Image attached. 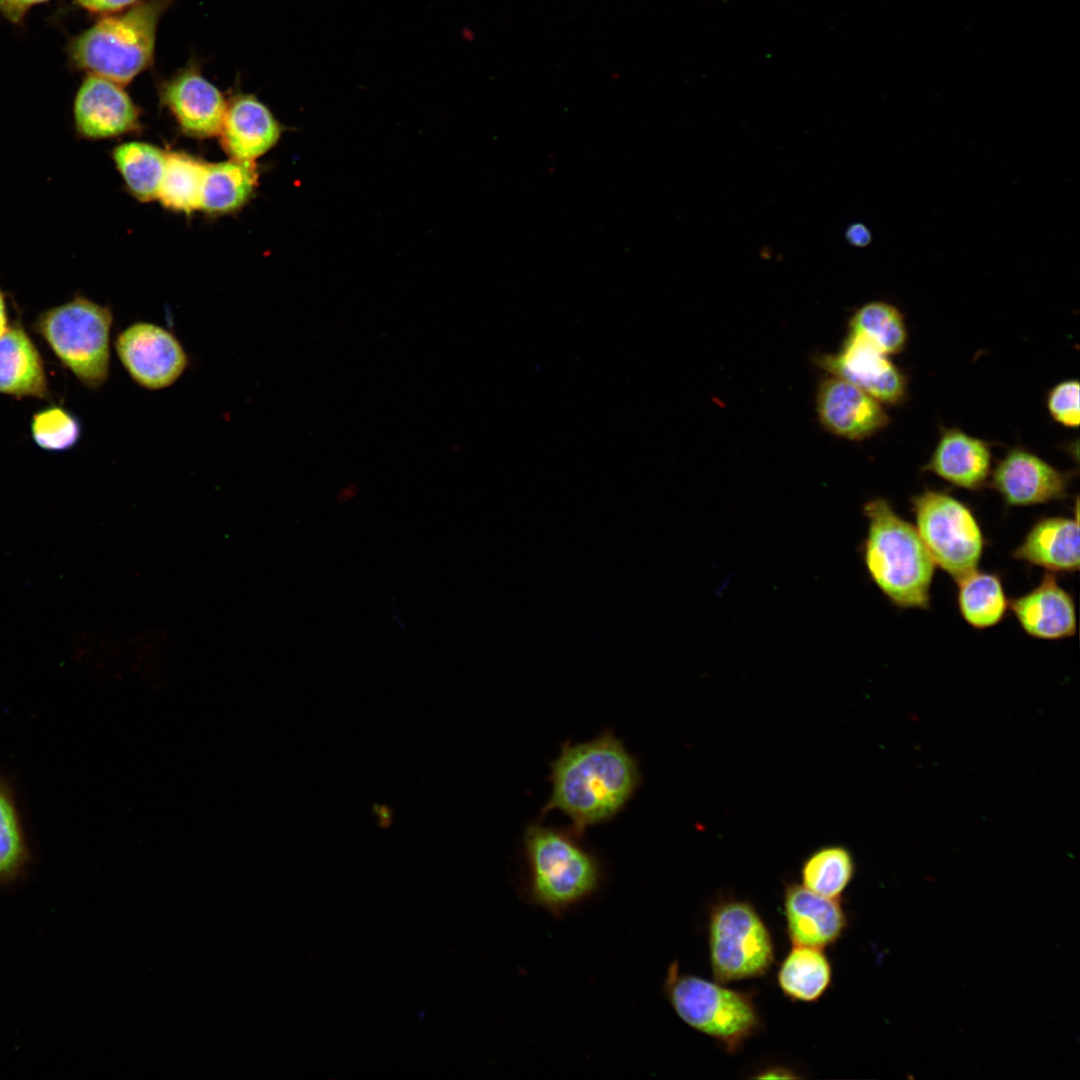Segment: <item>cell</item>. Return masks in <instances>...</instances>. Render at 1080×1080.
<instances>
[{
    "label": "cell",
    "mask_w": 1080,
    "mask_h": 1080,
    "mask_svg": "<svg viewBox=\"0 0 1080 1080\" xmlns=\"http://www.w3.org/2000/svg\"><path fill=\"white\" fill-rule=\"evenodd\" d=\"M140 112L121 84L87 75L73 102L77 136L88 140L113 138L139 128Z\"/></svg>",
    "instance_id": "12"
},
{
    "label": "cell",
    "mask_w": 1080,
    "mask_h": 1080,
    "mask_svg": "<svg viewBox=\"0 0 1080 1080\" xmlns=\"http://www.w3.org/2000/svg\"><path fill=\"white\" fill-rule=\"evenodd\" d=\"M832 376L861 388L884 405H900L908 395V378L871 340L850 332L837 354L817 358Z\"/></svg>",
    "instance_id": "10"
},
{
    "label": "cell",
    "mask_w": 1080,
    "mask_h": 1080,
    "mask_svg": "<svg viewBox=\"0 0 1080 1080\" xmlns=\"http://www.w3.org/2000/svg\"><path fill=\"white\" fill-rule=\"evenodd\" d=\"M30 858L13 791L0 778V885L17 880L29 865Z\"/></svg>",
    "instance_id": "28"
},
{
    "label": "cell",
    "mask_w": 1080,
    "mask_h": 1080,
    "mask_svg": "<svg viewBox=\"0 0 1080 1080\" xmlns=\"http://www.w3.org/2000/svg\"><path fill=\"white\" fill-rule=\"evenodd\" d=\"M30 429L35 444L50 452L69 450L81 437L78 418L59 406H50L34 413Z\"/></svg>",
    "instance_id": "29"
},
{
    "label": "cell",
    "mask_w": 1080,
    "mask_h": 1080,
    "mask_svg": "<svg viewBox=\"0 0 1080 1080\" xmlns=\"http://www.w3.org/2000/svg\"><path fill=\"white\" fill-rule=\"evenodd\" d=\"M1046 407L1055 422L1077 428L1080 423L1078 380L1068 379L1054 385L1047 394Z\"/></svg>",
    "instance_id": "30"
},
{
    "label": "cell",
    "mask_w": 1080,
    "mask_h": 1080,
    "mask_svg": "<svg viewBox=\"0 0 1080 1080\" xmlns=\"http://www.w3.org/2000/svg\"><path fill=\"white\" fill-rule=\"evenodd\" d=\"M992 487L1012 506H1029L1066 495L1070 475L1023 447H1013L996 464Z\"/></svg>",
    "instance_id": "14"
},
{
    "label": "cell",
    "mask_w": 1080,
    "mask_h": 1080,
    "mask_svg": "<svg viewBox=\"0 0 1080 1080\" xmlns=\"http://www.w3.org/2000/svg\"><path fill=\"white\" fill-rule=\"evenodd\" d=\"M916 530L935 564L956 581L976 570L984 540L970 509L956 498L925 490L912 499Z\"/></svg>",
    "instance_id": "8"
},
{
    "label": "cell",
    "mask_w": 1080,
    "mask_h": 1080,
    "mask_svg": "<svg viewBox=\"0 0 1080 1080\" xmlns=\"http://www.w3.org/2000/svg\"><path fill=\"white\" fill-rule=\"evenodd\" d=\"M141 0H76L79 6L97 14H114L123 11Z\"/></svg>",
    "instance_id": "31"
},
{
    "label": "cell",
    "mask_w": 1080,
    "mask_h": 1080,
    "mask_svg": "<svg viewBox=\"0 0 1080 1080\" xmlns=\"http://www.w3.org/2000/svg\"><path fill=\"white\" fill-rule=\"evenodd\" d=\"M48 0H0V13L13 23H20L33 6Z\"/></svg>",
    "instance_id": "32"
},
{
    "label": "cell",
    "mask_w": 1080,
    "mask_h": 1080,
    "mask_svg": "<svg viewBox=\"0 0 1080 1080\" xmlns=\"http://www.w3.org/2000/svg\"><path fill=\"white\" fill-rule=\"evenodd\" d=\"M114 349L123 368L138 386L163 390L184 374L189 357L169 329L148 321H135L115 338Z\"/></svg>",
    "instance_id": "9"
},
{
    "label": "cell",
    "mask_w": 1080,
    "mask_h": 1080,
    "mask_svg": "<svg viewBox=\"0 0 1080 1080\" xmlns=\"http://www.w3.org/2000/svg\"><path fill=\"white\" fill-rule=\"evenodd\" d=\"M990 444L959 428L942 429L924 470L967 489L984 486L991 474Z\"/></svg>",
    "instance_id": "17"
},
{
    "label": "cell",
    "mask_w": 1080,
    "mask_h": 1080,
    "mask_svg": "<svg viewBox=\"0 0 1080 1080\" xmlns=\"http://www.w3.org/2000/svg\"><path fill=\"white\" fill-rule=\"evenodd\" d=\"M7 294L0 288V337L9 329Z\"/></svg>",
    "instance_id": "35"
},
{
    "label": "cell",
    "mask_w": 1080,
    "mask_h": 1080,
    "mask_svg": "<svg viewBox=\"0 0 1080 1080\" xmlns=\"http://www.w3.org/2000/svg\"><path fill=\"white\" fill-rule=\"evenodd\" d=\"M846 242L855 248H866L873 241V233L870 227L860 221L848 224L844 230Z\"/></svg>",
    "instance_id": "33"
},
{
    "label": "cell",
    "mask_w": 1080,
    "mask_h": 1080,
    "mask_svg": "<svg viewBox=\"0 0 1080 1080\" xmlns=\"http://www.w3.org/2000/svg\"><path fill=\"white\" fill-rule=\"evenodd\" d=\"M864 515L863 559L873 582L900 608H927L935 563L916 528L884 499L868 501Z\"/></svg>",
    "instance_id": "3"
},
{
    "label": "cell",
    "mask_w": 1080,
    "mask_h": 1080,
    "mask_svg": "<svg viewBox=\"0 0 1080 1080\" xmlns=\"http://www.w3.org/2000/svg\"><path fill=\"white\" fill-rule=\"evenodd\" d=\"M523 897L556 918L586 901L604 879L602 860L574 832L533 823L523 835Z\"/></svg>",
    "instance_id": "2"
},
{
    "label": "cell",
    "mask_w": 1080,
    "mask_h": 1080,
    "mask_svg": "<svg viewBox=\"0 0 1080 1080\" xmlns=\"http://www.w3.org/2000/svg\"><path fill=\"white\" fill-rule=\"evenodd\" d=\"M548 779L551 795L540 818L558 810L582 838L589 827L606 823L623 810L641 784V773L623 742L604 730L586 742H564L550 762Z\"/></svg>",
    "instance_id": "1"
},
{
    "label": "cell",
    "mask_w": 1080,
    "mask_h": 1080,
    "mask_svg": "<svg viewBox=\"0 0 1080 1080\" xmlns=\"http://www.w3.org/2000/svg\"><path fill=\"white\" fill-rule=\"evenodd\" d=\"M257 177L253 162L231 159L206 164L201 209L210 214L238 210L252 195Z\"/></svg>",
    "instance_id": "21"
},
{
    "label": "cell",
    "mask_w": 1080,
    "mask_h": 1080,
    "mask_svg": "<svg viewBox=\"0 0 1080 1080\" xmlns=\"http://www.w3.org/2000/svg\"><path fill=\"white\" fill-rule=\"evenodd\" d=\"M709 953L718 982L761 976L774 960L770 932L755 908L744 901H727L710 912Z\"/></svg>",
    "instance_id": "7"
},
{
    "label": "cell",
    "mask_w": 1080,
    "mask_h": 1080,
    "mask_svg": "<svg viewBox=\"0 0 1080 1080\" xmlns=\"http://www.w3.org/2000/svg\"><path fill=\"white\" fill-rule=\"evenodd\" d=\"M173 1L141 0L102 17L71 40L73 65L121 85L131 82L153 65L158 25Z\"/></svg>",
    "instance_id": "4"
},
{
    "label": "cell",
    "mask_w": 1080,
    "mask_h": 1080,
    "mask_svg": "<svg viewBox=\"0 0 1080 1080\" xmlns=\"http://www.w3.org/2000/svg\"><path fill=\"white\" fill-rule=\"evenodd\" d=\"M784 914L793 945L823 949L836 942L846 927L838 899L816 894L802 884L786 887Z\"/></svg>",
    "instance_id": "16"
},
{
    "label": "cell",
    "mask_w": 1080,
    "mask_h": 1080,
    "mask_svg": "<svg viewBox=\"0 0 1080 1080\" xmlns=\"http://www.w3.org/2000/svg\"><path fill=\"white\" fill-rule=\"evenodd\" d=\"M1013 556L1053 572L1078 570V519L1049 517L1039 520L1013 552Z\"/></svg>",
    "instance_id": "20"
},
{
    "label": "cell",
    "mask_w": 1080,
    "mask_h": 1080,
    "mask_svg": "<svg viewBox=\"0 0 1080 1080\" xmlns=\"http://www.w3.org/2000/svg\"><path fill=\"white\" fill-rule=\"evenodd\" d=\"M282 127L256 96L238 93L227 101L219 132L232 159L253 162L279 140Z\"/></svg>",
    "instance_id": "15"
},
{
    "label": "cell",
    "mask_w": 1080,
    "mask_h": 1080,
    "mask_svg": "<svg viewBox=\"0 0 1080 1080\" xmlns=\"http://www.w3.org/2000/svg\"><path fill=\"white\" fill-rule=\"evenodd\" d=\"M166 155L158 147L143 142L123 143L112 151L113 161L126 186L141 201L158 197Z\"/></svg>",
    "instance_id": "23"
},
{
    "label": "cell",
    "mask_w": 1080,
    "mask_h": 1080,
    "mask_svg": "<svg viewBox=\"0 0 1080 1080\" xmlns=\"http://www.w3.org/2000/svg\"><path fill=\"white\" fill-rule=\"evenodd\" d=\"M0 394L51 399L43 358L19 320L0 337Z\"/></svg>",
    "instance_id": "19"
},
{
    "label": "cell",
    "mask_w": 1080,
    "mask_h": 1080,
    "mask_svg": "<svg viewBox=\"0 0 1080 1080\" xmlns=\"http://www.w3.org/2000/svg\"><path fill=\"white\" fill-rule=\"evenodd\" d=\"M664 995L677 1016L694 1030L735 1050L759 1026L748 994L719 983L684 974L677 961L667 969Z\"/></svg>",
    "instance_id": "6"
},
{
    "label": "cell",
    "mask_w": 1080,
    "mask_h": 1080,
    "mask_svg": "<svg viewBox=\"0 0 1080 1080\" xmlns=\"http://www.w3.org/2000/svg\"><path fill=\"white\" fill-rule=\"evenodd\" d=\"M1023 630L1039 639L1056 640L1076 632V612L1071 596L1046 574L1029 593L1008 604Z\"/></svg>",
    "instance_id": "18"
},
{
    "label": "cell",
    "mask_w": 1080,
    "mask_h": 1080,
    "mask_svg": "<svg viewBox=\"0 0 1080 1080\" xmlns=\"http://www.w3.org/2000/svg\"><path fill=\"white\" fill-rule=\"evenodd\" d=\"M850 332L863 335L887 355L902 352L908 341V330L901 310L894 304L873 300L860 306L849 322Z\"/></svg>",
    "instance_id": "25"
},
{
    "label": "cell",
    "mask_w": 1080,
    "mask_h": 1080,
    "mask_svg": "<svg viewBox=\"0 0 1080 1080\" xmlns=\"http://www.w3.org/2000/svg\"><path fill=\"white\" fill-rule=\"evenodd\" d=\"M374 815L376 816V824L382 828H387L392 823L393 811L391 807L387 805L375 804L372 808Z\"/></svg>",
    "instance_id": "34"
},
{
    "label": "cell",
    "mask_w": 1080,
    "mask_h": 1080,
    "mask_svg": "<svg viewBox=\"0 0 1080 1080\" xmlns=\"http://www.w3.org/2000/svg\"><path fill=\"white\" fill-rule=\"evenodd\" d=\"M113 322L110 307L75 295L39 313L32 329L64 368L86 388L96 391L110 375Z\"/></svg>",
    "instance_id": "5"
},
{
    "label": "cell",
    "mask_w": 1080,
    "mask_h": 1080,
    "mask_svg": "<svg viewBox=\"0 0 1080 1080\" xmlns=\"http://www.w3.org/2000/svg\"><path fill=\"white\" fill-rule=\"evenodd\" d=\"M158 89L161 103L186 134L199 138L219 135L227 101L203 75L199 62L191 59Z\"/></svg>",
    "instance_id": "11"
},
{
    "label": "cell",
    "mask_w": 1080,
    "mask_h": 1080,
    "mask_svg": "<svg viewBox=\"0 0 1080 1080\" xmlns=\"http://www.w3.org/2000/svg\"><path fill=\"white\" fill-rule=\"evenodd\" d=\"M206 164L185 153H167L158 197L161 203L180 212L201 208Z\"/></svg>",
    "instance_id": "26"
},
{
    "label": "cell",
    "mask_w": 1080,
    "mask_h": 1080,
    "mask_svg": "<svg viewBox=\"0 0 1080 1080\" xmlns=\"http://www.w3.org/2000/svg\"><path fill=\"white\" fill-rule=\"evenodd\" d=\"M831 965L822 949L793 945L780 965L777 981L792 1000H818L831 983Z\"/></svg>",
    "instance_id": "22"
},
{
    "label": "cell",
    "mask_w": 1080,
    "mask_h": 1080,
    "mask_svg": "<svg viewBox=\"0 0 1080 1080\" xmlns=\"http://www.w3.org/2000/svg\"><path fill=\"white\" fill-rule=\"evenodd\" d=\"M957 582L959 610L968 624L984 629L1002 620L1009 602L996 575L973 570Z\"/></svg>",
    "instance_id": "24"
},
{
    "label": "cell",
    "mask_w": 1080,
    "mask_h": 1080,
    "mask_svg": "<svg viewBox=\"0 0 1080 1080\" xmlns=\"http://www.w3.org/2000/svg\"><path fill=\"white\" fill-rule=\"evenodd\" d=\"M855 872L850 851L841 845L816 849L801 867L802 885L824 897L838 899Z\"/></svg>",
    "instance_id": "27"
},
{
    "label": "cell",
    "mask_w": 1080,
    "mask_h": 1080,
    "mask_svg": "<svg viewBox=\"0 0 1080 1080\" xmlns=\"http://www.w3.org/2000/svg\"><path fill=\"white\" fill-rule=\"evenodd\" d=\"M883 405L861 388L835 376L825 378L817 392L822 426L848 440H863L885 429L890 417Z\"/></svg>",
    "instance_id": "13"
}]
</instances>
